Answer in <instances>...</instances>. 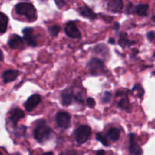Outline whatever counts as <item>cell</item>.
<instances>
[{
    "label": "cell",
    "instance_id": "6da1fadb",
    "mask_svg": "<svg viewBox=\"0 0 155 155\" xmlns=\"http://www.w3.org/2000/svg\"><path fill=\"white\" fill-rule=\"evenodd\" d=\"M52 132V129L48 126L45 121L39 120L33 129V137L36 141L42 144L51 138Z\"/></svg>",
    "mask_w": 155,
    "mask_h": 155
},
{
    "label": "cell",
    "instance_id": "7a4b0ae2",
    "mask_svg": "<svg viewBox=\"0 0 155 155\" xmlns=\"http://www.w3.org/2000/svg\"><path fill=\"white\" fill-rule=\"evenodd\" d=\"M15 12L18 15L25 16L29 21L36 20V10L31 3H18L15 6Z\"/></svg>",
    "mask_w": 155,
    "mask_h": 155
},
{
    "label": "cell",
    "instance_id": "3957f363",
    "mask_svg": "<svg viewBox=\"0 0 155 155\" xmlns=\"http://www.w3.org/2000/svg\"><path fill=\"white\" fill-rule=\"evenodd\" d=\"M88 68L91 74L92 75H100L106 72V68L104 64L101 59L94 58L88 63Z\"/></svg>",
    "mask_w": 155,
    "mask_h": 155
},
{
    "label": "cell",
    "instance_id": "277c9868",
    "mask_svg": "<svg viewBox=\"0 0 155 155\" xmlns=\"http://www.w3.org/2000/svg\"><path fill=\"white\" fill-rule=\"evenodd\" d=\"M92 134V129L87 125L79 126L75 132L76 141L78 144H81L89 140Z\"/></svg>",
    "mask_w": 155,
    "mask_h": 155
},
{
    "label": "cell",
    "instance_id": "5b68a950",
    "mask_svg": "<svg viewBox=\"0 0 155 155\" xmlns=\"http://www.w3.org/2000/svg\"><path fill=\"white\" fill-rule=\"evenodd\" d=\"M55 121L58 127L68 129L71 125V115L68 112L60 111L56 114Z\"/></svg>",
    "mask_w": 155,
    "mask_h": 155
},
{
    "label": "cell",
    "instance_id": "8992f818",
    "mask_svg": "<svg viewBox=\"0 0 155 155\" xmlns=\"http://www.w3.org/2000/svg\"><path fill=\"white\" fill-rule=\"evenodd\" d=\"M130 155H142V148L136 141V135L135 134L130 135V146H129Z\"/></svg>",
    "mask_w": 155,
    "mask_h": 155
},
{
    "label": "cell",
    "instance_id": "52a82bcc",
    "mask_svg": "<svg viewBox=\"0 0 155 155\" xmlns=\"http://www.w3.org/2000/svg\"><path fill=\"white\" fill-rule=\"evenodd\" d=\"M65 33L73 39H79L81 37V33L74 22H68L65 26Z\"/></svg>",
    "mask_w": 155,
    "mask_h": 155
},
{
    "label": "cell",
    "instance_id": "ba28073f",
    "mask_svg": "<svg viewBox=\"0 0 155 155\" xmlns=\"http://www.w3.org/2000/svg\"><path fill=\"white\" fill-rule=\"evenodd\" d=\"M41 102V97L38 94H33L30 96L26 101L24 106H25L26 110L28 112L33 111Z\"/></svg>",
    "mask_w": 155,
    "mask_h": 155
},
{
    "label": "cell",
    "instance_id": "9c48e42d",
    "mask_svg": "<svg viewBox=\"0 0 155 155\" xmlns=\"http://www.w3.org/2000/svg\"><path fill=\"white\" fill-rule=\"evenodd\" d=\"M23 34H24V40L27 42L30 46H37V43H36V40L35 38L34 35H33V28L32 27H25L23 30Z\"/></svg>",
    "mask_w": 155,
    "mask_h": 155
},
{
    "label": "cell",
    "instance_id": "30bf717a",
    "mask_svg": "<svg viewBox=\"0 0 155 155\" xmlns=\"http://www.w3.org/2000/svg\"><path fill=\"white\" fill-rule=\"evenodd\" d=\"M24 117V112L22 109H19V108H15V109H12L9 113V120L12 123L14 126H17V123L21 119Z\"/></svg>",
    "mask_w": 155,
    "mask_h": 155
},
{
    "label": "cell",
    "instance_id": "8fae6325",
    "mask_svg": "<svg viewBox=\"0 0 155 155\" xmlns=\"http://www.w3.org/2000/svg\"><path fill=\"white\" fill-rule=\"evenodd\" d=\"M107 9L110 12H120L124 7L122 0H106Z\"/></svg>",
    "mask_w": 155,
    "mask_h": 155
},
{
    "label": "cell",
    "instance_id": "7c38bea8",
    "mask_svg": "<svg viewBox=\"0 0 155 155\" xmlns=\"http://www.w3.org/2000/svg\"><path fill=\"white\" fill-rule=\"evenodd\" d=\"M19 74L20 72L18 70H7L2 74L3 82L4 83H8V82L14 81L18 78Z\"/></svg>",
    "mask_w": 155,
    "mask_h": 155
},
{
    "label": "cell",
    "instance_id": "4fadbf2b",
    "mask_svg": "<svg viewBox=\"0 0 155 155\" xmlns=\"http://www.w3.org/2000/svg\"><path fill=\"white\" fill-rule=\"evenodd\" d=\"M8 44L11 49H19L23 46L24 42L21 36L17 34H13L9 38Z\"/></svg>",
    "mask_w": 155,
    "mask_h": 155
},
{
    "label": "cell",
    "instance_id": "5bb4252c",
    "mask_svg": "<svg viewBox=\"0 0 155 155\" xmlns=\"http://www.w3.org/2000/svg\"><path fill=\"white\" fill-rule=\"evenodd\" d=\"M136 43V41L134 40H130L127 37V34L126 33H121L120 35V39H119V44L124 48V47L127 46H131L135 45Z\"/></svg>",
    "mask_w": 155,
    "mask_h": 155
},
{
    "label": "cell",
    "instance_id": "9a60e30c",
    "mask_svg": "<svg viewBox=\"0 0 155 155\" xmlns=\"http://www.w3.org/2000/svg\"><path fill=\"white\" fill-rule=\"evenodd\" d=\"M80 13L85 18H87L90 20H94L96 18V15L92 12L90 8L87 6H83L80 9Z\"/></svg>",
    "mask_w": 155,
    "mask_h": 155
},
{
    "label": "cell",
    "instance_id": "2e32d148",
    "mask_svg": "<svg viewBox=\"0 0 155 155\" xmlns=\"http://www.w3.org/2000/svg\"><path fill=\"white\" fill-rule=\"evenodd\" d=\"M120 136V131L117 128H110L107 132V136L110 141H117Z\"/></svg>",
    "mask_w": 155,
    "mask_h": 155
},
{
    "label": "cell",
    "instance_id": "e0dca14e",
    "mask_svg": "<svg viewBox=\"0 0 155 155\" xmlns=\"http://www.w3.org/2000/svg\"><path fill=\"white\" fill-rule=\"evenodd\" d=\"M149 6L146 4H139L135 8V12L138 15L142 17H145L148 15V12Z\"/></svg>",
    "mask_w": 155,
    "mask_h": 155
},
{
    "label": "cell",
    "instance_id": "ac0fdd59",
    "mask_svg": "<svg viewBox=\"0 0 155 155\" xmlns=\"http://www.w3.org/2000/svg\"><path fill=\"white\" fill-rule=\"evenodd\" d=\"M8 18L7 15L0 12V33H5L7 30Z\"/></svg>",
    "mask_w": 155,
    "mask_h": 155
},
{
    "label": "cell",
    "instance_id": "d6986e66",
    "mask_svg": "<svg viewBox=\"0 0 155 155\" xmlns=\"http://www.w3.org/2000/svg\"><path fill=\"white\" fill-rule=\"evenodd\" d=\"M73 94L71 91H65L62 94V103L64 106H69L72 103Z\"/></svg>",
    "mask_w": 155,
    "mask_h": 155
},
{
    "label": "cell",
    "instance_id": "ffe728a7",
    "mask_svg": "<svg viewBox=\"0 0 155 155\" xmlns=\"http://www.w3.org/2000/svg\"><path fill=\"white\" fill-rule=\"evenodd\" d=\"M95 52L97 54H101L103 56H105L108 53V49L104 44H99V45L95 46Z\"/></svg>",
    "mask_w": 155,
    "mask_h": 155
},
{
    "label": "cell",
    "instance_id": "44dd1931",
    "mask_svg": "<svg viewBox=\"0 0 155 155\" xmlns=\"http://www.w3.org/2000/svg\"><path fill=\"white\" fill-rule=\"evenodd\" d=\"M118 106L124 109H128L130 107V102H129V99L127 98V97H124L120 100L118 103Z\"/></svg>",
    "mask_w": 155,
    "mask_h": 155
},
{
    "label": "cell",
    "instance_id": "7402d4cb",
    "mask_svg": "<svg viewBox=\"0 0 155 155\" xmlns=\"http://www.w3.org/2000/svg\"><path fill=\"white\" fill-rule=\"evenodd\" d=\"M132 91L133 92H136V94H137V96L139 97H142L144 95V93H145L144 88L140 84H136L133 87V88L132 89Z\"/></svg>",
    "mask_w": 155,
    "mask_h": 155
},
{
    "label": "cell",
    "instance_id": "603a6c76",
    "mask_svg": "<svg viewBox=\"0 0 155 155\" xmlns=\"http://www.w3.org/2000/svg\"><path fill=\"white\" fill-rule=\"evenodd\" d=\"M96 139L98 140V141H100L103 145L104 146L109 145L108 141H107V137L104 136V135H103L101 133H100V132H98V133L96 134Z\"/></svg>",
    "mask_w": 155,
    "mask_h": 155
},
{
    "label": "cell",
    "instance_id": "cb8c5ba5",
    "mask_svg": "<svg viewBox=\"0 0 155 155\" xmlns=\"http://www.w3.org/2000/svg\"><path fill=\"white\" fill-rule=\"evenodd\" d=\"M61 30V27L58 25H54L49 28V33L51 36H57Z\"/></svg>",
    "mask_w": 155,
    "mask_h": 155
},
{
    "label": "cell",
    "instance_id": "d4e9b609",
    "mask_svg": "<svg viewBox=\"0 0 155 155\" xmlns=\"http://www.w3.org/2000/svg\"><path fill=\"white\" fill-rule=\"evenodd\" d=\"M26 129H27V128H26L24 126H20L19 128H18L17 129H15V136L18 137H18H21L22 135H24V133H25V132H26Z\"/></svg>",
    "mask_w": 155,
    "mask_h": 155
},
{
    "label": "cell",
    "instance_id": "484cf974",
    "mask_svg": "<svg viewBox=\"0 0 155 155\" xmlns=\"http://www.w3.org/2000/svg\"><path fill=\"white\" fill-rule=\"evenodd\" d=\"M112 94L110 92H105L104 93V95L102 98V101L104 103H108L110 100H111Z\"/></svg>",
    "mask_w": 155,
    "mask_h": 155
},
{
    "label": "cell",
    "instance_id": "4316f807",
    "mask_svg": "<svg viewBox=\"0 0 155 155\" xmlns=\"http://www.w3.org/2000/svg\"><path fill=\"white\" fill-rule=\"evenodd\" d=\"M86 104H87V106H89V108H93L94 106H95V100H94L93 98H92V97H89V98H87V100H86Z\"/></svg>",
    "mask_w": 155,
    "mask_h": 155
},
{
    "label": "cell",
    "instance_id": "83f0119b",
    "mask_svg": "<svg viewBox=\"0 0 155 155\" xmlns=\"http://www.w3.org/2000/svg\"><path fill=\"white\" fill-rule=\"evenodd\" d=\"M55 2L59 9H62L66 5V2H65L64 0H55Z\"/></svg>",
    "mask_w": 155,
    "mask_h": 155
},
{
    "label": "cell",
    "instance_id": "f1b7e54d",
    "mask_svg": "<svg viewBox=\"0 0 155 155\" xmlns=\"http://www.w3.org/2000/svg\"><path fill=\"white\" fill-rule=\"evenodd\" d=\"M147 38L150 42H152L154 39V31H149L147 33Z\"/></svg>",
    "mask_w": 155,
    "mask_h": 155
},
{
    "label": "cell",
    "instance_id": "f546056e",
    "mask_svg": "<svg viewBox=\"0 0 155 155\" xmlns=\"http://www.w3.org/2000/svg\"><path fill=\"white\" fill-rule=\"evenodd\" d=\"M60 155H77V152H76L74 150H66V151L61 153Z\"/></svg>",
    "mask_w": 155,
    "mask_h": 155
},
{
    "label": "cell",
    "instance_id": "4dcf8cb0",
    "mask_svg": "<svg viewBox=\"0 0 155 155\" xmlns=\"http://www.w3.org/2000/svg\"><path fill=\"white\" fill-rule=\"evenodd\" d=\"M75 99H76V100L79 101L80 103H82V102H83V99H82V96L80 95V94H79V95H77V96H75Z\"/></svg>",
    "mask_w": 155,
    "mask_h": 155
},
{
    "label": "cell",
    "instance_id": "1f68e13d",
    "mask_svg": "<svg viewBox=\"0 0 155 155\" xmlns=\"http://www.w3.org/2000/svg\"><path fill=\"white\" fill-rule=\"evenodd\" d=\"M95 155H105V151L104 150H99L97 151Z\"/></svg>",
    "mask_w": 155,
    "mask_h": 155
},
{
    "label": "cell",
    "instance_id": "d6a6232c",
    "mask_svg": "<svg viewBox=\"0 0 155 155\" xmlns=\"http://www.w3.org/2000/svg\"><path fill=\"white\" fill-rule=\"evenodd\" d=\"M119 27H120V24H118V23H115V24H114V29L116 30H117L118 29H119Z\"/></svg>",
    "mask_w": 155,
    "mask_h": 155
},
{
    "label": "cell",
    "instance_id": "836d02e7",
    "mask_svg": "<svg viewBox=\"0 0 155 155\" xmlns=\"http://www.w3.org/2000/svg\"><path fill=\"white\" fill-rule=\"evenodd\" d=\"M42 155H54V153L51 151H49V152H45V153H44Z\"/></svg>",
    "mask_w": 155,
    "mask_h": 155
},
{
    "label": "cell",
    "instance_id": "e575fe53",
    "mask_svg": "<svg viewBox=\"0 0 155 155\" xmlns=\"http://www.w3.org/2000/svg\"><path fill=\"white\" fill-rule=\"evenodd\" d=\"M3 53L2 52V50H0V61H2L3 60Z\"/></svg>",
    "mask_w": 155,
    "mask_h": 155
},
{
    "label": "cell",
    "instance_id": "d590c367",
    "mask_svg": "<svg viewBox=\"0 0 155 155\" xmlns=\"http://www.w3.org/2000/svg\"><path fill=\"white\" fill-rule=\"evenodd\" d=\"M109 43H114V38H110V39H109Z\"/></svg>",
    "mask_w": 155,
    "mask_h": 155
},
{
    "label": "cell",
    "instance_id": "8d00e7d4",
    "mask_svg": "<svg viewBox=\"0 0 155 155\" xmlns=\"http://www.w3.org/2000/svg\"><path fill=\"white\" fill-rule=\"evenodd\" d=\"M12 155H21V154H20L19 153H18V152H17V153H13V154H12Z\"/></svg>",
    "mask_w": 155,
    "mask_h": 155
},
{
    "label": "cell",
    "instance_id": "74e56055",
    "mask_svg": "<svg viewBox=\"0 0 155 155\" xmlns=\"http://www.w3.org/2000/svg\"><path fill=\"white\" fill-rule=\"evenodd\" d=\"M0 155H2V152H0Z\"/></svg>",
    "mask_w": 155,
    "mask_h": 155
}]
</instances>
